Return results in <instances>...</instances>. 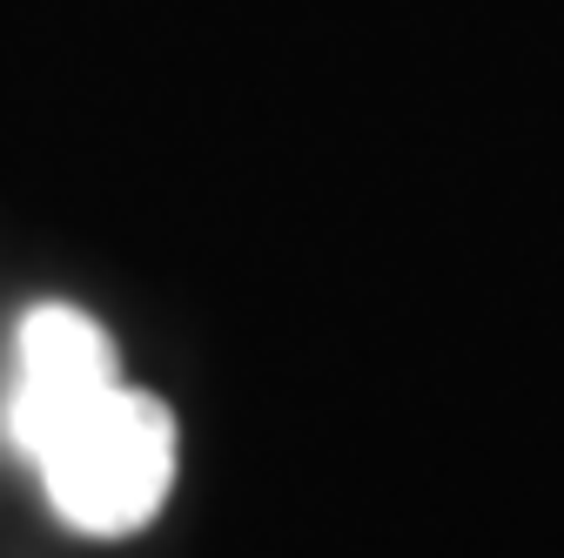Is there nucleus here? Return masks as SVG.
Segmentation results:
<instances>
[{"instance_id": "obj_2", "label": "nucleus", "mask_w": 564, "mask_h": 558, "mask_svg": "<svg viewBox=\"0 0 564 558\" xmlns=\"http://www.w3.org/2000/svg\"><path fill=\"white\" fill-rule=\"evenodd\" d=\"M121 384L115 336L75 303H34L14 330V390H8V444L28 451L54 417Z\"/></svg>"}, {"instance_id": "obj_1", "label": "nucleus", "mask_w": 564, "mask_h": 558, "mask_svg": "<svg viewBox=\"0 0 564 558\" xmlns=\"http://www.w3.org/2000/svg\"><path fill=\"white\" fill-rule=\"evenodd\" d=\"M21 458L41 471V492H47V505L67 532L128 538L169 505L175 417L149 390L108 384L88 404H75L67 417H54Z\"/></svg>"}]
</instances>
